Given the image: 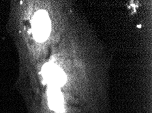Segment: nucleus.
<instances>
[{"label":"nucleus","instance_id":"f257e3e1","mask_svg":"<svg viewBox=\"0 0 152 113\" xmlns=\"http://www.w3.org/2000/svg\"><path fill=\"white\" fill-rule=\"evenodd\" d=\"M32 31L37 41L44 42L50 33V20L49 14L45 10H39L32 19Z\"/></svg>","mask_w":152,"mask_h":113},{"label":"nucleus","instance_id":"f03ea898","mask_svg":"<svg viewBox=\"0 0 152 113\" xmlns=\"http://www.w3.org/2000/svg\"><path fill=\"white\" fill-rule=\"evenodd\" d=\"M42 75L45 83L49 85L50 88H59L66 81V74L55 64H45L42 69Z\"/></svg>","mask_w":152,"mask_h":113},{"label":"nucleus","instance_id":"7ed1b4c3","mask_svg":"<svg viewBox=\"0 0 152 113\" xmlns=\"http://www.w3.org/2000/svg\"><path fill=\"white\" fill-rule=\"evenodd\" d=\"M48 99L50 109L57 113H63L64 112V97L60 89L50 87L48 92Z\"/></svg>","mask_w":152,"mask_h":113}]
</instances>
